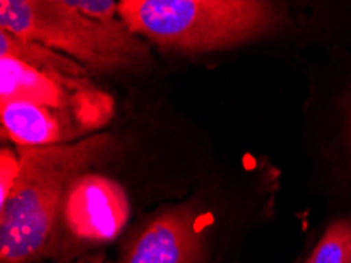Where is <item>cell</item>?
<instances>
[{
  "label": "cell",
  "mask_w": 351,
  "mask_h": 263,
  "mask_svg": "<svg viewBox=\"0 0 351 263\" xmlns=\"http://www.w3.org/2000/svg\"><path fill=\"white\" fill-rule=\"evenodd\" d=\"M130 211L128 194L119 181L84 172L68 187L62 221L74 240L98 244L119 237L128 224Z\"/></svg>",
  "instance_id": "cell-5"
},
{
  "label": "cell",
  "mask_w": 351,
  "mask_h": 263,
  "mask_svg": "<svg viewBox=\"0 0 351 263\" xmlns=\"http://www.w3.org/2000/svg\"><path fill=\"white\" fill-rule=\"evenodd\" d=\"M350 128H351V114H350Z\"/></svg>",
  "instance_id": "cell-13"
},
{
  "label": "cell",
  "mask_w": 351,
  "mask_h": 263,
  "mask_svg": "<svg viewBox=\"0 0 351 263\" xmlns=\"http://www.w3.org/2000/svg\"><path fill=\"white\" fill-rule=\"evenodd\" d=\"M109 133L47 147H18L21 172L0 207V260L34 263L56 246L63 201L71 181L112 153Z\"/></svg>",
  "instance_id": "cell-1"
},
{
  "label": "cell",
  "mask_w": 351,
  "mask_h": 263,
  "mask_svg": "<svg viewBox=\"0 0 351 263\" xmlns=\"http://www.w3.org/2000/svg\"><path fill=\"white\" fill-rule=\"evenodd\" d=\"M58 263H109L104 259V255H97V257H81V259H70L63 260Z\"/></svg>",
  "instance_id": "cell-12"
},
{
  "label": "cell",
  "mask_w": 351,
  "mask_h": 263,
  "mask_svg": "<svg viewBox=\"0 0 351 263\" xmlns=\"http://www.w3.org/2000/svg\"><path fill=\"white\" fill-rule=\"evenodd\" d=\"M306 263H351V218L329 225Z\"/></svg>",
  "instance_id": "cell-9"
},
{
  "label": "cell",
  "mask_w": 351,
  "mask_h": 263,
  "mask_svg": "<svg viewBox=\"0 0 351 263\" xmlns=\"http://www.w3.org/2000/svg\"><path fill=\"white\" fill-rule=\"evenodd\" d=\"M12 100L66 112L84 133L108 125L115 109L112 96L88 78L43 73L16 58L0 57V103Z\"/></svg>",
  "instance_id": "cell-4"
},
{
  "label": "cell",
  "mask_w": 351,
  "mask_h": 263,
  "mask_svg": "<svg viewBox=\"0 0 351 263\" xmlns=\"http://www.w3.org/2000/svg\"><path fill=\"white\" fill-rule=\"evenodd\" d=\"M0 29L51 47L88 71H137L152 63L148 46L123 21L99 23L68 0H2Z\"/></svg>",
  "instance_id": "cell-3"
},
{
  "label": "cell",
  "mask_w": 351,
  "mask_h": 263,
  "mask_svg": "<svg viewBox=\"0 0 351 263\" xmlns=\"http://www.w3.org/2000/svg\"><path fill=\"white\" fill-rule=\"evenodd\" d=\"M21 172V158L18 152L10 147H3L0 152V207L12 194Z\"/></svg>",
  "instance_id": "cell-10"
},
{
  "label": "cell",
  "mask_w": 351,
  "mask_h": 263,
  "mask_svg": "<svg viewBox=\"0 0 351 263\" xmlns=\"http://www.w3.org/2000/svg\"><path fill=\"white\" fill-rule=\"evenodd\" d=\"M73 8L79 13L92 18L99 23H115L120 19L119 16V3L109 2V0H68Z\"/></svg>",
  "instance_id": "cell-11"
},
{
  "label": "cell",
  "mask_w": 351,
  "mask_h": 263,
  "mask_svg": "<svg viewBox=\"0 0 351 263\" xmlns=\"http://www.w3.org/2000/svg\"><path fill=\"white\" fill-rule=\"evenodd\" d=\"M0 57H12L43 73L88 78V69L51 47L0 29Z\"/></svg>",
  "instance_id": "cell-8"
},
{
  "label": "cell",
  "mask_w": 351,
  "mask_h": 263,
  "mask_svg": "<svg viewBox=\"0 0 351 263\" xmlns=\"http://www.w3.org/2000/svg\"><path fill=\"white\" fill-rule=\"evenodd\" d=\"M119 16L139 38L183 52L252 41L280 19L274 3L260 0H121Z\"/></svg>",
  "instance_id": "cell-2"
},
{
  "label": "cell",
  "mask_w": 351,
  "mask_h": 263,
  "mask_svg": "<svg viewBox=\"0 0 351 263\" xmlns=\"http://www.w3.org/2000/svg\"><path fill=\"white\" fill-rule=\"evenodd\" d=\"M3 136L18 147H47L81 139L84 130L74 117L29 101L0 103Z\"/></svg>",
  "instance_id": "cell-7"
},
{
  "label": "cell",
  "mask_w": 351,
  "mask_h": 263,
  "mask_svg": "<svg viewBox=\"0 0 351 263\" xmlns=\"http://www.w3.org/2000/svg\"><path fill=\"white\" fill-rule=\"evenodd\" d=\"M121 263H206L195 213L180 207L152 219L128 246Z\"/></svg>",
  "instance_id": "cell-6"
}]
</instances>
